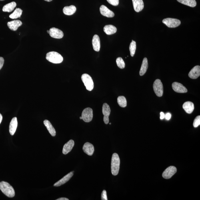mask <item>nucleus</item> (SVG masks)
<instances>
[{
	"label": "nucleus",
	"mask_w": 200,
	"mask_h": 200,
	"mask_svg": "<svg viewBox=\"0 0 200 200\" xmlns=\"http://www.w3.org/2000/svg\"><path fill=\"white\" fill-rule=\"evenodd\" d=\"M0 189L9 198H13L15 195V192L13 188L8 183L4 181L0 182Z\"/></svg>",
	"instance_id": "obj_1"
},
{
	"label": "nucleus",
	"mask_w": 200,
	"mask_h": 200,
	"mask_svg": "<svg viewBox=\"0 0 200 200\" xmlns=\"http://www.w3.org/2000/svg\"><path fill=\"white\" fill-rule=\"evenodd\" d=\"M120 165V160L118 154L113 153L111 160V172L114 176L118 175L119 173Z\"/></svg>",
	"instance_id": "obj_2"
},
{
	"label": "nucleus",
	"mask_w": 200,
	"mask_h": 200,
	"mask_svg": "<svg viewBox=\"0 0 200 200\" xmlns=\"http://www.w3.org/2000/svg\"><path fill=\"white\" fill-rule=\"evenodd\" d=\"M46 59L51 62L55 64H58L63 61V58L59 53L56 52H50L46 55Z\"/></svg>",
	"instance_id": "obj_3"
},
{
	"label": "nucleus",
	"mask_w": 200,
	"mask_h": 200,
	"mask_svg": "<svg viewBox=\"0 0 200 200\" xmlns=\"http://www.w3.org/2000/svg\"><path fill=\"white\" fill-rule=\"evenodd\" d=\"M81 79L86 89L88 91H92L93 89L94 83L91 76L87 74H83L82 76Z\"/></svg>",
	"instance_id": "obj_4"
},
{
	"label": "nucleus",
	"mask_w": 200,
	"mask_h": 200,
	"mask_svg": "<svg viewBox=\"0 0 200 200\" xmlns=\"http://www.w3.org/2000/svg\"><path fill=\"white\" fill-rule=\"evenodd\" d=\"M153 88L158 97H161L162 96L163 93V85L161 80L159 79L155 80L153 83Z\"/></svg>",
	"instance_id": "obj_5"
},
{
	"label": "nucleus",
	"mask_w": 200,
	"mask_h": 200,
	"mask_svg": "<svg viewBox=\"0 0 200 200\" xmlns=\"http://www.w3.org/2000/svg\"><path fill=\"white\" fill-rule=\"evenodd\" d=\"M93 110L91 108H88L83 110L82 112V119L86 122H89L92 120Z\"/></svg>",
	"instance_id": "obj_6"
},
{
	"label": "nucleus",
	"mask_w": 200,
	"mask_h": 200,
	"mask_svg": "<svg viewBox=\"0 0 200 200\" xmlns=\"http://www.w3.org/2000/svg\"><path fill=\"white\" fill-rule=\"evenodd\" d=\"M162 22L168 27L170 28H175L179 27L181 24V22L180 20L171 18H167L164 19Z\"/></svg>",
	"instance_id": "obj_7"
},
{
	"label": "nucleus",
	"mask_w": 200,
	"mask_h": 200,
	"mask_svg": "<svg viewBox=\"0 0 200 200\" xmlns=\"http://www.w3.org/2000/svg\"><path fill=\"white\" fill-rule=\"evenodd\" d=\"M177 169L174 166H170L166 169L162 173V177L165 179H169L177 172Z\"/></svg>",
	"instance_id": "obj_8"
},
{
	"label": "nucleus",
	"mask_w": 200,
	"mask_h": 200,
	"mask_svg": "<svg viewBox=\"0 0 200 200\" xmlns=\"http://www.w3.org/2000/svg\"><path fill=\"white\" fill-rule=\"evenodd\" d=\"M111 110L109 106L107 103H104L102 107V113L104 115L103 121L106 124L109 122V116Z\"/></svg>",
	"instance_id": "obj_9"
},
{
	"label": "nucleus",
	"mask_w": 200,
	"mask_h": 200,
	"mask_svg": "<svg viewBox=\"0 0 200 200\" xmlns=\"http://www.w3.org/2000/svg\"><path fill=\"white\" fill-rule=\"evenodd\" d=\"M49 34L51 37L55 39H61L64 35L62 31L55 28H52L50 29Z\"/></svg>",
	"instance_id": "obj_10"
},
{
	"label": "nucleus",
	"mask_w": 200,
	"mask_h": 200,
	"mask_svg": "<svg viewBox=\"0 0 200 200\" xmlns=\"http://www.w3.org/2000/svg\"><path fill=\"white\" fill-rule=\"evenodd\" d=\"M172 87L174 91L177 93H185L187 92L188 90L181 83L175 82L172 84Z\"/></svg>",
	"instance_id": "obj_11"
},
{
	"label": "nucleus",
	"mask_w": 200,
	"mask_h": 200,
	"mask_svg": "<svg viewBox=\"0 0 200 200\" xmlns=\"http://www.w3.org/2000/svg\"><path fill=\"white\" fill-rule=\"evenodd\" d=\"M100 11L101 14L108 18H113L114 17V13L105 5H102L100 8Z\"/></svg>",
	"instance_id": "obj_12"
},
{
	"label": "nucleus",
	"mask_w": 200,
	"mask_h": 200,
	"mask_svg": "<svg viewBox=\"0 0 200 200\" xmlns=\"http://www.w3.org/2000/svg\"><path fill=\"white\" fill-rule=\"evenodd\" d=\"M7 25L10 29L15 31H17L18 28L22 25V23L19 20H14L13 21L8 22Z\"/></svg>",
	"instance_id": "obj_13"
},
{
	"label": "nucleus",
	"mask_w": 200,
	"mask_h": 200,
	"mask_svg": "<svg viewBox=\"0 0 200 200\" xmlns=\"http://www.w3.org/2000/svg\"><path fill=\"white\" fill-rule=\"evenodd\" d=\"M73 175V172H71L67 175L63 177L59 181L57 182L54 185V186L56 187H58L64 184L65 183H67L69 180L71 179Z\"/></svg>",
	"instance_id": "obj_14"
},
{
	"label": "nucleus",
	"mask_w": 200,
	"mask_h": 200,
	"mask_svg": "<svg viewBox=\"0 0 200 200\" xmlns=\"http://www.w3.org/2000/svg\"><path fill=\"white\" fill-rule=\"evenodd\" d=\"M200 75V67L196 66L192 69L189 73V77L192 79L198 78Z\"/></svg>",
	"instance_id": "obj_15"
},
{
	"label": "nucleus",
	"mask_w": 200,
	"mask_h": 200,
	"mask_svg": "<svg viewBox=\"0 0 200 200\" xmlns=\"http://www.w3.org/2000/svg\"><path fill=\"white\" fill-rule=\"evenodd\" d=\"M84 152L89 156L92 155L94 152V147L92 144L89 142L86 143L83 147Z\"/></svg>",
	"instance_id": "obj_16"
},
{
	"label": "nucleus",
	"mask_w": 200,
	"mask_h": 200,
	"mask_svg": "<svg viewBox=\"0 0 200 200\" xmlns=\"http://www.w3.org/2000/svg\"><path fill=\"white\" fill-rule=\"evenodd\" d=\"M74 141L73 140H70L64 145L62 153L63 154L67 155L71 151L74 146Z\"/></svg>",
	"instance_id": "obj_17"
},
{
	"label": "nucleus",
	"mask_w": 200,
	"mask_h": 200,
	"mask_svg": "<svg viewBox=\"0 0 200 200\" xmlns=\"http://www.w3.org/2000/svg\"><path fill=\"white\" fill-rule=\"evenodd\" d=\"M134 9L137 12H139L144 8V3L142 0H132Z\"/></svg>",
	"instance_id": "obj_18"
},
{
	"label": "nucleus",
	"mask_w": 200,
	"mask_h": 200,
	"mask_svg": "<svg viewBox=\"0 0 200 200\" xmlns=\"http://www.w3.org/2000/svg\"><path fill=\"white\" fill-rule=\"evenodd\" d=\"M18 126V121L17 117L13 118L9 125V132L12 136L14 135Z\"/></svg>",
	"instance_id": "obj_19"
},
{
	"label": "nucleus",
	"mask_w": 200,
	"mask_h": 200,
	"mask_svg": "<svg viewBox=\"0 0 200 200\" xmlns=\"http://www.w3.org/2000/svg\"><path fill=\"white\" fill-rule=\"evenodd\" d=\"M92 44L94 50L97 52H99L101 48V44H100V40L98 35H95L93 36L92 41Z\"/></svg>",
	"instance_id": "obj_20"
},
{
	"label": "nucleus",
	"mask_w": 200,
	"mask_h": 200,
	"mask_svg": "<svg viewBox=\"0 0 200 200\" xmlns=\"http://www.w3.org/2000/svg\"><path fill=\"white\" fill-rule=\"evenodd\" d=\"M183 108L186 112L188 114H191L194 109V106L193 103L191 102L188 101L184 103Z\"/></svg>",
	"instance_id": "obj_21"
},
{
	"label": "nucleus",
	"mask_w": 200,
	"mask_h": 200,
	"mask_svg": "<svg viewBox=\"0 0 200 200\" xmlns=\"http://www.w3.org/2000/svg\"><path fill=\"white\" fill-rule=\"evenodd\" d=\"M43 123L46 128H47L50 134L52 137H55L56 135V132L54 128L52 125L51 122L48 120H45L43 122Z\"/></svg>",
	"instance_id": "obj_22"
},
{
	"label": "nucleus",
	"mask_w": 200,
	"mask_h": 200,
	"mask_svg": "<svg viewBox=\"0 0 200 200\" xmlns=\"http://www.w3.org/2000/svg\"><path fill=\"white\" fill-rule=\"evenodd\" d=\"M103 31L108 35H111L116 33L117 28L112 25H107L103 28Z\"/></svg>",
	"instance_id": "obj_23"
},
{
	"label": "nucleus",
	"mask_w": 200,
	"mask_h": 200,
	"mask_svg": "<svg viewBox=\"0 0 200 200\" xmlns=\"http://www.w3.org/2000/svg\"><path fill=\"white\" fill-rule=\"evenodd\" d=\"M77 11V8L74 5L69 7H65L63 8V11L64 13L67 15H71Z\"/></svg>",
	"instance_id": "obj_24"
},
{
	"label": "nucleus",
	"mask_w": 200,
	"mask_h": 200,
	"mask_svg": "<svg viewBox=\"0 0 200 200\" xmlns=\"http://www.w3.org/2000/svg\"><path fill=\"white\" fill-rule=\"evenodd\" d=\"M148 67V64L147 58H145L143 59L142 63V65L140 69L139 74L140 76H143L147 71V70Z\"/></svg>",
	"instance_id": "obj_25"
},
{
	"label": "nucleus",
	"mask_w": 200,
	"mask_h": 200,
	"mask_svg": "<svg viewBox=\"0 0 200 200\" xmlns=\"http://www.w3.org/2000/svg\"><path fill=\"white\" fill-rule=\"evenodd\" d=\"M17 6V3L15 2H12L11 3L7 4L3 8L2 11L4 12H11Z\"/></svg>",
	"instance_id": "obj_26"
},
{
	"label": "nucleus",
	"mask_w": 200,
	"mask_h": 200,
	"mask_svg": "<svg viewBox=\"0 0 200 200\" xmlns=\"http://www.w3.org/2000/svg\"><path fill=\"white\" fill-rule=\"evenodd\" d=\"M179 3L191 7H195L197 5L195 0H177Z\"/></svg>",
	"instance_id": "obj_27"
},
{
	"label": "nucleus",
	"mask_w": 200,
	"mask_h": 200,
	"mask_svg": "<svg viewBox=\"0 0 200 200\" xmlns=\"http://www.w3.org/2000/svg\"><path fill=\"white\" fill-rule=\"evenodd\" d=\"M22 10L20 8H17L9 16V18L12 19H17L20 18L22 13Z\"/></svg>",
	"instance_id": "obj_28"
},
{
	"label": "nucleus",
	"mask_w": 200,
	"mask_h": 200,
	"mask_svg": "<svg viewBox=\"0 0 200 200\" xmlns=\"http://www.w3.org/2000/svg\"><path fill=\"white\" fill-rule=\"evenodd\" d=\"M117 102L120 107L125 108L127 106V101L126 98L123 96H119L118 98Z\"/></svg>",
	"instance_id": "obj_29"
},
{
	"label": "nucleus",
	"mask_w": 200,
	"mask_h": 200,
	"mask_svg": "<svg viewBox=\"0 0 200 200\" xmlns=\"http://www.w3.org/2000/svg\"><path fill=\"white\" fill-rule=\"evenodd\" d=\"M136 48H137V45H136V42L132 40L129 46L130 54L132 57H133L135 55Z\"/></svg>",
	"instance_id": "obj_30"
},
{
	"label": "nucleus",
	"mask_w": 200,
	"mask_h": 200,
	"mask_svg": "<svg viewBox=\"0 0 200 200\" xmlns=\"http://www.w3.org/2000/svg\"><path fill=\"white\" fill-rule=\"evenodd\" d=\"M117 65L120 69L124 68L125 66V63L122 58L121 57L117 58L116 60Z\"/></svg>",
	"instance_id": "obj_31"
},
{
	"label": "nucleus",
	"mask_w": 200,
	"mask_h": 200,
	"mask_svg": "<svg viewBox=\"0 0 200 200\" xmlns=\"http://www.w3.org/2000/svg\"><path fill=\"white\" fill-rule=\"evenodd\" d=\"M200 125V116H198L194 121L193 125L195 128H197Z\"/></svg>",
	"instance_id": "obj_32"
},
{
	"label": "nucleus",
	"mask_w": 200,
	"mask_h": 200,
	"mask_svg": "<svg viewBox=\"0 0 200 200\" xmlns=\"http://www.w3.org/2000/svg\"><path fill=\"white\" fill-rule=\"evenodd\" d=\"M110 4L114 6H117L119 5V0H107Z\"/></svg>",
	"instance_id": "obj_33"
},
{
	"label": "nucleus",
	"mask_w": 200,
	"mask_h": 200,
	"mask_svg": "<svg viewBox=\"0 0 200 200\" xmlns=\"http://www.w3.org/2000/svg\"><path fill=\"white\" fill-rule=\"evenodd\" d=\"M101 199L102 200H107V192L105 190H103L102 192L101 195Z\"/></svg>",
	"instance_id": "obj_34"
},
{
	"label": "nucleus",
	"mask_w": 200,
	"mask_h": 200,
	"mask_svg": "<svg viewBox=\"0 0 200 200\" xmlns=\"http://www.w3.org/2000/svg\"><path fill=\"white\" fill-rule=\"evenodd\" d=\"M4 63V59L3 58L0 57V70L2 68Z\"/></svg>",
	"instance_id": "obj_35"
},
{
	"label": "nucleus",
	"mask_w": 200,
	"mask_h": 200,
	"mask_svg": "<svg viewBox=\"0 0 200 200\" xmlns=\"http://www.w3.org/2000/svg\"><path fill=\"white\" fill-rule=\"evenodd\" d=\"M171 115L169 113H168L165 115V118L167 120H169L171 118Z\"/></svg>",
	"instance_id": "obj_36"
},
{
	"label": "nucleus",
	"mask_w": 200,
	"mask_h": 200,
	"mask_svg": "<svg viewBox=\"0 0 200 200\" xmlns=\"http://www.w3.org/2000/svg\"><path fill=\"white\" fill-rule=\"evenodd\" d=\"M165 118V115L164 113L163 112H161L160 113V119L162 120L163 119Z\"/></svg>",
	"instance_id": "obj_37"
},
{
	"label": "nucleus",
	"mask_w": 200,
	"mask_h": 200,
	"mask_svg": "<svg viewBox=\"0 0 200 200\" xmlns=\"http://www.w3.org/2000/svg\"><path fill=\"white\" fill-rule=\"evenodd\" d=\"M57 200H69V199L67 198H60L57 199Z\"/></svg>",
	"instance_id": "obj_38"
},
{
	"label": "nucleus",
	"mask_w": 200,
	"mask_h": 200,
	"mask_svg": "<svg viewBox=\"0 0 200 200\" xmlns=\"http://www.w3.org/2000/svg\"><path fill=\"white\" fill-rule=\"evenodd\" d=\"M2 118H3L1 114L0 113V124H1V123L2 121Z\"/></svg>",
	"instance_id": "obj_39"
},
{
	"label": "nucleus",
	"mask_w": 200,
	"mask_h": 200,
	"mask_svg": "<svg viewBox=\"0 0 200 200\" xmlns=\"http://www.w3.org/2000/svg\"><path fill=\"white\" fill-rule=\"evenodd\" d=\"M44 1L48 2H49L52 1V0H44Z\"/></svg>",
	"instance_id": "obj_40"
},
{
	"label": "nucleus",
	"mask_w": 200,
	"mask_h": 200,
	"mask_svg": "<svg viewBox=\"0 0 200 200\" xmlns=\"http://www.w3.org/2000/svg\"><path fill=\"white\" fill-rule=\"evenodd\" d=\"M47 32L48 33H49V30H48L47 31Z\"/></svg>",
	"instance_id": "obj_41"
},
{
	"label": "nucleus",
	"mask_w": 200,
	"mask_h": 200,
	"mask_svg": "<svg viewBox=\"0 0 200 200\" xmlns=\"http://www.w3.org/2000/svg\"><path fill=\"white\" fill-rule=\"evenodd\" d=\"M80 119H82V117H80Z\"/></svg>",
	"instance_id": "obj_42"
},
{
	"label": "nucleus",
	"mask_w": 200,
	"mask_h": 200,
	"mask_svg": "<svg viewBox=\"0 0 200 200\" xmlns=\"http://www.w3.org/2000/svg\"><path fill=\"white\" fill-rule=\"evenodd\" d=\"M0 1H4V0H0Z\"/></svg>",
	"instance_id": "obj_43"
},
{
	"label": "nucleus",
	"mask_w": 200,
	"mask_h": 200,
	"mask_svg": "<svg viewBox=\"0 0 200 200\" xmlns=\"http://www.w3.org/2000/svg\"><path fill=\"white\" fill-rule=\"evenodd\" d=\"M109 124H110V125H111V123H109Z\"/></svg>",
	"instance_id": "obj_44"
}]
</instances>
